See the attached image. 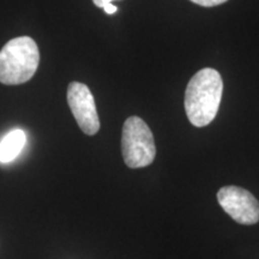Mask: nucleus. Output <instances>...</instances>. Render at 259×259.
Returning <instances> with one entry per match:
<instances>
[{
    "instance_id": "nucleus-1",
    "label": "nucleus",
    "mask_w": 259,
    "mask_h": 259,
    "mask_svg": "<svg viewBox=\"0 0 259 259\" xmlns=\"http://www.w3.org/2000/svg\"><path fill=\"white\" fill-rule=\"evenodd\" d=\"M222 92L221 74L216 70L205 67L194 74L185 93V111L191 124L204 127L216 118Z\"/></svg>"
},
{
    "instance_id": "nucleus-2",
    "label": "nucleus",
    "mask_w": 259,
    "mask_h": 259,
    "mask_svg": "<svg viewBox=\"0 0 259 259\" xmlns=\"http://www.w3.org/2000/svg\"><path fill=\"white\" fill-rule=\"evenodd\" d=\"M40 52L34 38L19 36L6 42L0 51V83H27L37 71Z\"/></svg>"
},
{
    "instance_id": "nucleus-3",
    "label": "nucleus",
    "mask_w": 259,
    "mask_h": 259,
    "mask_svg": "<svg viewBox=\"0 0 259 259\" xmlns=\"http://www.w3.org/2000/svg\"><path fill=\"white\" fill-rule=\"evenodd\" d=\"M121 151L126 166L143 168L151 164L156 156L154 136L143 119L130 116L122 126Z\"/></svg>"
},
{
    "instance_id": "nucleus-4",
    "label": "nucleus",
    "mask_w": 259,
    "mask_h": 259,
    "mask_svg": "<svg viewBox=\"0 0 259 259\" xmlns=\"http://www.w3.org/2000/svg\"><path fill=\"white\" fill-rule=\"evenodd\" d=\"M218 200L221 208L240 225L259 222V202L248 191L238 186H225L219 191Z\"/></svg>"
},
{
    "instance_id": "nucleus-5",
    "label": "nucleus",
    "mask_w": 259,
    "mask_h": 259,
    "mask_svg": "<svg viewBox=\"0 0 259 259\" xmlns=\"http://www.w3.org/2000/svg\"><path fill=\"white\" fill-rule=\"evenodd\" d=\"M67 103L84 134L96 135L100 130V119L95 100L88 87L79 82L70 83L67 88Z\"/></svg>"
},
{
    "instance_id": "nucleus-6",
    "label": "nucleus",
    "mask_w": 259,
    "mask_h": 259,
    "mask_svg": "<svg viewBox=\"0 0 259 259\" xmlns=\"http://www.w3.org/2000/svg\"><path fill=\"white\" fill-rule=\"evenodd\" d=\"M27 143V136L22 130H14L9 132L0 142V162L9 163L14 161L23 150Z\"/></svg>"
},
{
    "instance_id": "nucleus-7",
    "label": "nucleus",
    "mask_w": 259,
    "mask_h": 259,
    "mask_svg": "<svg viewBox=\"0 0 259 259\" xmlns=\"http://www.w3.org/2000/svg\"><path fill=\"white\" fill-rule=\"evenodd\" d=\"M194 4L204 6V8H211V6H218L221 5L223 3H226L227 0H191Z\"/></svg>"
},
{
    "instance_id": "nucleus-8",
    "label": "nucleus",
    "mask_w": 259,
    "mask_h": 259,
    "mask_svg": "<svg viewBox=\"0 0 259 259\" xmlns=\"http://www.w3.org/2000/svg\"><path fill=\"white\" fill-rule=\"evenodd\" d=\"M103 10H105L106 14L113 15V14H115L116 11H118V8H116L115 5H113V3H111V4H107V5L103 6Z\"/></svg>"
},
{
    "instance_id": "nucleus-9",
    "label": "nucleus",
    "mask_w": 259,
    "mask_h": 259,
    "mask_svg": "<svg viewBox=\"0 0 259 259\" xmlns=\"http://www.w3.org/2000/svg\"><path fill=\"white\" fill-rule=\"evenodd\" d=\"M114 2V0H93V3L95 4L97 8H102L107 4H111V3Z\"/></svg>"
}]
</instances>
